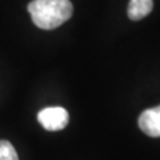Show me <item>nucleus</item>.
Instances as JSON below:
<instances>
[{"mask_svg":"<svg viewBox=\"0 0 160 160\" xmlns=\"http://www.w3.org/2000/svg\"><path fill=\"white\" fill-rule=\"evenodd\" d=\"M38 122L47 131H60L67 127L69 115L63 107H47L38 113Z\"/></svg>","mask_w":160,"mask_h":160,"instance_id":"f03ea898","label":"nucleus"},{"mask_svg":"<svg viewBox=\"0 0 160 160\" xmlns=\"http://www.w3.org/2000/svg\"><path fill=\"white\" fill-rule=\"evenodd\" d=\"M0 160H19L16 149L8 140H0Z\"/></svg>","mask_w":160,"mask_h":160,"instance_id":"39448f33","label":"nucleus"},{"mask_svg":"<svg viewBox=\"0 0 160 160\" xmlns=\"http://www.w3.org/2000/svg\"><path fill=\"white\" fill-rule=\"evenodd\" d=\"M140 129L151 138H160V106L148 108L139 116Z\"/></svg>","mask_w":160,"mask_h":160,"instance_id":"7ed1b4c3","label":"nucleus"},{"mask_svg":"<svg viewBox=\"0 0 160 160\" xmlns=\"http://www.w3.org/2000/svg\"><path fill=\"white\" fill-rule=\"evenodd\" d=\"M153 2L152 0H129L127 13L131 20H142L152 12Z\"/></svg>","mask_w":160,"mask_h":160,"instance_id":"20e7f679","label":"nucleus"},{"mask_svg":"<svg viewBox=\"0 0 160 160\" xmlns=\"http://www.w3.org/2000/svg\"><path fill=\"white\" fill-rule=\"evenodd\" d=\"M28 12L36 27L53 29L71 19L73 7L69 0H32Z\"/></svg>","mask_w":160,"mask_h":160,"instance_id":"f257e3e1","label":"nucleus"}]
</instances>
